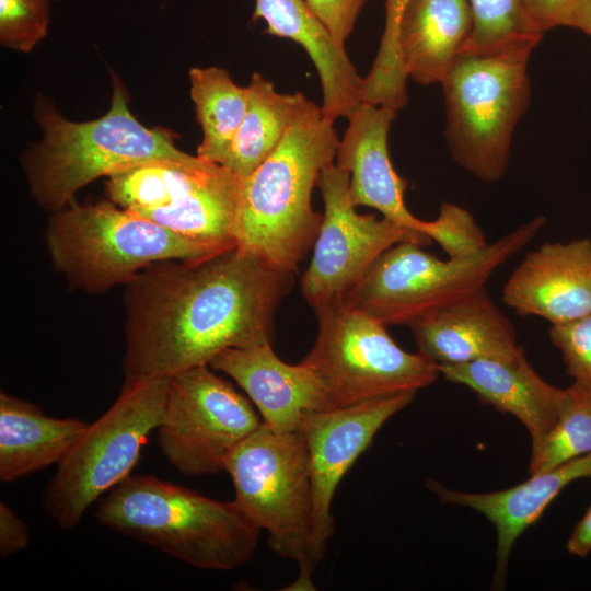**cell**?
<instances>
[{"instance_id":"obj_13","label":"cell","mask_w":591,"mask_h":591,"mask_svg":"<svg viewBox=\"0 0 591 591\" xmlns=\"http://www.w3.org/2000/svg\"><path fill=\"white\" fill-rule=\"evenodd\" d=\"M349 181V174L333 162L317 179L324 215L311 263L301 278L302 294L314 311L344 301L392 246L402 242L424 246L432 242L428 235L385 217L358 213L350 198Z\"/></svg>"},{"instance_id":"obj_25","label":"cell","mask_w":591,"mask_h":591,"mask_svg":"<svg viewBox=\"0 0 591 591\" xmlns=\"http://www.w3.org/2000/svg\"><path fill=\"white\" fill-rule=\"evenodd\" d=\"M190 97L195 105L202 140L199 158L222 164L247 107V86L237 85L219 67L190 68Z\"/></svg>"},{"instance_id":"obj_6","label":"cell","mask_w":591,"mask_h":591,"mask_svg":"<svg viewBox=\"0 0 591 591\" xmlns=\"http://www.w3.org/2000/svg\"><path fill=\"white\" fill-rule=\"evenodd\" d=\"M45 243L55 269L68 285L93 294L125 286L159 262L219 254L111 200L72 201L50 213Z\"/></svg>"},{"instance_id":"obj_14","label":"cell","mask_w":591,"mask_h":591,"mask_svg":"<svg viewBox=\"0 0 591 591\" xmlns=\"http://www.w3.org/2000/svg\"><path fill=\"white\" fill-rule=\"evenodd\" d=\"M415 394L402 392L304 414L300 432L308 448L313 491L314 567L335 532L332 502L338 485L382 426L405 408Z\"/></svg>"},{"instance_id":"obj_3","label":"cell","mask_w":591,"mask_h":591,"mask_svg":"<svg viewBox=\"0 0 591 591\" xmlns=\"http://www.w3.org/2000/svg\"><path fill=\"white\" fill-rule=\"evenodd\" d=\"M34 116L43 138L22 154L21 164L32 198L49 215L69 206L81 188L100 177L187 154L176 148V134L147 127L132 115L128 92L117 76H113L109 108L96 119L69 120L42 95Z\"/></svg>"},{"instance_id":"obj_20","label":"cell","mask_w":591,"mask_h":591,"mask_svg":"<svg viewBox=\"0 0 591 591\" xmlns=\"http://www.w3.org/2000/svg\"><path fill=\"white\" fill-rule=\"evenodd\" d=\"M262 19L267 33L301 45L318 72L323 116L334 121L348 117L362 102L363 78L344 44L312 12L305 0H255L252 20Z\"/></svg>"},{"instance_id":"obj_12","label":"cell","mask_w":591,"mask_h":591,"mask_svg":"<svg viewBox=\"0 0 591 591\" xmlns=\"http://www.w3.org/2000/svg\"><path fill=\"white\" fill-rule=\"evenodd\" d=\"M260 425L245 396L210 366H200L169 379L158 444L181 474L215 475L225 471L230 454Z\"/></svg>"},{"instance_id":"obj_21","label":"cell","mask_w":591,"mask_h":591,"mask_svg":"<svg viewBox=\"0 0 591 591\" xmlns=\"http://www.w3.org/2000/svg\"><path fill=\"white\" fill-rule=\"evenodd\" d=\"M438 367L445 380L467 386L483 402L518 418L526 428L532 447L557 419L564 389L540 376L525 355L514 360L478 359Z\"/></svg>"},{"instance_id":"obj_29","label":"cell","mask_w":591,"mask_h":591,"mask_svg":"<svg viewBox=\"0 0 591 591\" xmlns=\"http://www.w3.org/2000/svg\"><path fill=\"white\" fill-rule=\"evenodd\" d=\"M429 236L451 258L471 255L488 244L472 215L450 202H443L438 218L430 221Z\"/></svg>"},{"instance_id":"obj_27","label":"cell","mask_w":591,"mask_h":591,"mask_svg":"<svg viewBox=\"0 0 591 591\" xmlns=\"http://www.w3.org/2000/svg\"><path fill=\"white\" fill-rule=\"evenodd\" d=\"M473 31L463 50L482 51L524 37H543L533 25L524 0H467Z\"/></svg>"},{"instance_id":"obj_16","label":"cell","mask_w":591,"mask_h":591,"mask_svg":"<svg viewBox=\"0 0 591 591\" xmlns=\"http://www.w3.org/2000/svg\"><path fill=\"white\" fill-rule=\"evenodd\" d=\"M395 116L393 108L362 101L347 117L335 164L350 176L349 193L356 207H372L382 217L429 236L430 221L407 209V181L396 173L389 157L387 135Z\"/></svg>"},{"instance_id":"obj_9","label":"cell","mask_w":591,"mask_h":591,"mask_svg":"<svg viewBox=\"0 0 591 591\" xmlns=\"http://www.w3.org/2000/svg\"><path fill=\"white\" fill-rule=\"evenodd\" d=\"M240 176L186 154L154 160L107 177L108 199L217 253L236 247Z\"/></svg>"},{"instance_id":"obj_28","label":"cell","mask_w":591,"mask_h":591,"mask_svg":"<svg viewBox=\"0 0 591 591\" xmlns=\"http://www.w3.org/2000/svg\"><path fill=\"white\" fill-rule=\"evenodd\" d=\"M50 3L44 0H0V43L30 53L47 35Z\"/></svg>"},{"instance_id":"obj_33","label":"cell","mask_w":591,"mask_h":591,"mask_svg":"<svg viewBox=\"0 0 591 591\" xmlns=\"http://www.w3.org/2000/svg\"><path fill=\"white\" fill-rule=\"evenodd\" d=\"M26 523L4 502L0 501V554L9 556L28 545Z\"/></svg>"},{"instance_id":"obj_24","label":"cell","mask_w":591,"mask_h":591,"mask_svg":"<svg viewBox=\"0 0 591 591\" xmlns=\"http://www.w3.org/2000/svg\"><path fill=\"white\" fill-rule=\"evenodd\" d=\"M247 107L221 165L245 178L279 146L286 132L310 105L302 93L283 94L259 73L247 85Z\"/></svg>"},{"instance_id":"obj_18","label":"cell","mask_w":591,"mask_h":591,"mask_svg":"<svg viewBox=\"0 0 591 591\" xmlns=\"http://www.w3.org/2000/svg\"><path fill=\"white\" fill-rule=\"evenodd\" d=\"M418 352L438 366L524 355L510 320L486 288L434 310L408 326Z\"/></svg>"},{"instance_id":"obj_36","label":"cell","mask_w":591,"mask_h":591,"mask_svg":"<svg viewBox=\"0 0 591 591\" xmlns=\"http://www.w3.org/2000/svg\"><path fill=\"white\" fill-rule=\"evenodd\" d=\"M564 26L578 28L591 36V0H575Z\"/></svg>"},{"instance_id":"obj_1","label":"cell","mask_w":591,"mask_h":591,"mask_svg":"<svg viewBox=\"0 0 591 591\" xmlns=\"http://www.w3.org/2000/svg\"><path fill=\"white\" fill-rule=\"evenodd\" d=\"M293 274L232 248L169 259L125 285L124 384L209 366L222 351L273 344L274 317Z\"/></svg>"},{"instance_id":"obj_5","label":"cell","mask_w":591,"mask_h":591,"mask_svg":"<svg viewBox=\"0 0 591 591\" xmlns=\"http://www.w3.org/2000/svg\"><path fill=\"white\" fill-rule=\"evenodd\" d=\"M541 39L463 50L441 82L451 154L483 182H497L507 170L514 127L530 102L528 61Z\"/></svg>"},{"instance_id":"obj_2","label":"cell","mask_w":591,"mask_h":591,"mask_svg":"<svg viewBox=\"0 0 591 591\" xmlns=\"http://www.w3.org/2000/svg\"><path fill=\"white\" fill-rule=\"evenodd\" d=\"M333 123L311 102L276 150L242 179L236 250L278 270L297 271L323 219L313 210L312 192L336 155Z\"/></svg>"},{"instance_id":"obj_19","label":"cell","mask_w":591,"mask_h":591,"mask_svg":"<svg viewBox=\"0 0 591 591\" xmlns=\"http://www.w3.org/2000/svg\"><path fill=\"white\" fill-rule=\"evenodd\" d=\"M584 477H591V454L531 474L529 479L497 491H459L445 488L436 480H429L427 486L440 501L471 508L493 523L497 535L494 584L500 586L518 537L567 485Z\"/></svg>"},{"instance_id":"obj_32","label":"cell","mask_w":591,"mask_h":591,"mask_svg":"<svg viewBox=\"0 0 591 591\" xmlns=\"http://www.w3.org/2000/svg\"><path fill=\"white\" fill-rule=\"evenodd\" d=\"M312 12L341 44L356 24L360 7L350 0H305Z\"/></svg>"},{"instance_id":"obj_37","label":"cell","mask_w":591,"mask_h":591,"mask_svg":"<svg viewBox=\"0 0 591 591\" xmlns=\"http://www.w3.org/2000/svg\"><path fill=\"white\" fill-rule=\"evenodd\" d=\"M350 1L357 4L358 7L362 8L366 0H350Z\"/></svg>"},{"instance_id":"obj_7","label":"cell","mask_w":591,"mask_h":591,"mask_svg":"<svg viewBox=\"0 0 591 591\" xmlns=\"http://www.w3.org/2000/svg\"><path fill=\"white\" fill-rule=\"evenodd\" d=\"M538 216L464 257L439 259L414 242L384 252L345 301L386 327L409 326L424 315L483 288L491 275L543 229Z\"/></svg>"},{"instance_id":"obj_17","label":"cell","mask_w":591,"mask_h":591,"mask_svg":"<svg viewBox=\"0 0 591 591\" xmlns=\"http://www.w3.org/2000/svg\"><path fill=\"white\" fill-rule=\"evenodd\" d=\"M209 366L244 390L262 422L273 430L299 431L306 412L331 409L327 392L316 373L302 362H283L271 344L227 349Z\"/></svg>"},{"instance_id":"obj_38","label":"cell","mask_w":591,"mask_h":591,"mask_svg":"<svg viewBox=\"0 0 591 591\" xmlns=\"http://www.w3.org/2000/svg\"><path fill=\"white\" fill-rule=\"evenodd\" d=\"M44 1H47V2L51 3L53 1H56V0H44Z\"/></svg>"},{"instance_id":"obj_10","label":"cell","mask_w":591,"mask_h":591,"mask_svg":"<svg viewBox=\"0 0 591 591\" xmlns=\"http://www.w3.org/2000/svg\"><path fill=\"white\" fill-rule=\"evenodd\" d=\"M167 391L169 379L124 384L114 404L86 427L43 495L44 509L59 528H74L101 495L130 475L163 419Z\"/></svg>"},{"instance_id":"obj_11","label":"cell","mask_w":591,"mask_h":591,"mask_svg":"<svg viewBox=\"0 0 591 591\" xmlns=\"http://www.w3.org/2000/svg\"><path fill=\"white\" fill-rule=\"evenodd\" d=\"M315 313L317 336L301 362L322 381L331 409L417 392L440 375L437 363L402 349L385 325L346 301L333 302Z\"/></svg>"},{"instance_id":"obj_8","label":"cell","mask_w":591,"mask_h":591,"mask_svg":"<svg viewBox=\"0 0 591 591\" xmlns=\"http://www.w3.org/2000/svg\"><path fill=\"white\" fill-rule=\"evenodd\" d=\"M235 500L245 514L268 534L269 547L296 561V590H311L313 491L309 453L302 433L280 432L262 425L230 454Z\"/></svg>"},{"instance_id":"obj_35","label":"cell","mask_w":591,"mask_h":591,"mask_svg":"<svg viewBox=\"0 0 591 591\" xmlns=\"http://www.w3.org/2000/svg\"><path fill=\"white\" fill-rule=\"evenodd\" d=\"M570 554L584 557L591 553V506L575 526L567 542Z\"/></svg>"},{"instance_id":"obj_30","label":"cell","mask_w":591,"mask_h":591,"mask_svg":"<svg viewBox=\"0 0 591 591\" xmlns=\"http://www.w3.org/2000/svg\"><path fill=\"white\" fill-rule=\"evenodd\" d=\"M549 338L560 351L568 375L591 382V314L552 325Z\"/></svg>"},{"instance_id":"obj_15","label":"cell","mask_w":591,"mask_h":591,"mask_svg":"<svg viewBox=\"0 0 591 591\" xmlns=\"http://www.w3.org/2000/svg\"><path fill=\"white\" fill-rule=\"evenodd\" d=\"M519 315L552 325L591 314V240L547 242L526 254L502 289Z\"/></svg>"},{"instance_id":"obj_26","label":"cell","mask_w":591,"mask_h":591,"mask_svg":"<svg viewBox=\"0 0 591 591\" xmlns=\"http://www.w3.org/2000/svg\"><path fill=\"white\" fill-rule=\"evenodd\" d=\"M591 454V382L577 381L564 389L557 419L532 447L530 474L551 470Z\"/></svg>"},{"instance_id":"obj_22","label":"cell","mask_w":591,"mask_h":591,"mask_svg":"<svg viewBox=\"0 0 591 591\" xmlns=\"http://www.w3.org/2000/svg\"><path fill=\"white\" fill-rule=\"evenodd\" d=\"M472 31L467 0H408L398 33L406 76L418 84L441 83Z\"/></svg>"},{"instance_id":"obj_4","label":"cell","mask_w":591,"mask_h":591,"mask_svg":"<svg viewBox=\"0 0 591 591\" xmlns=\"http://www.w3.org/2000/svg\"><path fill=\"white\" fill-rule=\"evenodd\" d=\"M97 521L193 567L231 570L253 558L263 532L237 501H220L150 475H129Z\"/></svg>"},{"instance_id":"obj_31","label":"cell","mask_w":591,"mask_h":591,"mask_svg":"<svg viewBox=\"0 0 591 591\" xmlns=\"http://www.w3.org/2000/svg\"><path fill=\"white\" fill-rule=\"evenodd\" d=\"M408 0H385V26L376 57L370 70L371 78L381 84H396L405 79L398 33Z\"/></svg>"},{"instance_id":"obj_23","label":"cell","mask_w":591,"mask_h":591,"mask_svg":"<svg viewBox=\"0 0 591 591\" xmlns=\"http://www.w3.org/2000/svg\"><path fill=\"white\" fill-rule=\"evenodd\" d=\"M78 418H55L35 404L0 394V479L15 482L59 464L85 431Z\"/></svg>"},{"instance_id":"obj_34","label":"cell","mask_w":591,"mask_h":591,"mask_svg":"<svg viewBox=\"0 0 591 591\" xmlns=\"http://www.w3.org/2000/svg\"><path fill=\"white\" fill-rule=\"evenodd\" d=\"M534 27L542 34L564 21L575 0H524Z\"/></svg>"}]
</instances>
